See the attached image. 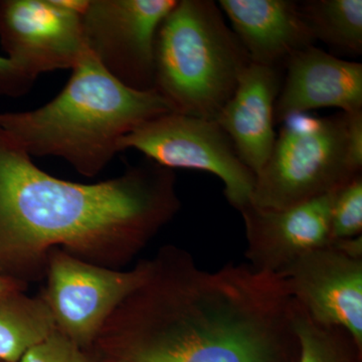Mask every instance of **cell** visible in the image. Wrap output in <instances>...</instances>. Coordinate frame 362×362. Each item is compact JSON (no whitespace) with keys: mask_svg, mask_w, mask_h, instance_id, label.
Listing matches in <instances>:
<instances>
[{"mask_svg":"<svg viewBox=\"0 0 362 362\" xmlns=\"http://www.w3.org/2000/svg\"><path fill=\"white\" fill-rule=\"evenodd\" d=\"M295 314L282 276L249 264L206 271L168 245L86 354L90 362H296Z\"/></svg>","mask_w":362,"mask_h":362,"instance_id":"cell-1","label":"cell"},{"mask_svg":"<svg viewBox=\"0 0 362 362\" xmlns=\"http://www.w3.org/2000/svg\"><path fill=\"white\" fill-rule=\"evenodd\" d=\"M180 206L173 169L147 159L112 180H64L37 168L0 127V275L39 278L54 249L115 269Z\"/></svg>","mask_w":362,"mask_h":362,"instance_id":"cell-2","label":"cell"},{"mask_svg":"<svg viewBox=\"0 0 362 362\" xmlns=\"http://www.w3.org/2000/svg\"><path fill=\"white\" fill-rule=\"evenodd\" d=\"M170 112L156 90L126 87L87 49L58 96L35 110L0 113V127L28 156L59 157L95 177L118 153L123 137Z\"/></svg>","mask_w":362,"mask_h":362,"instance_id":"cell-3","label":"cell"},{"mask_svg":"<svg viewBox=\"0 0 362 362\" xmlns=\"http://www.w3.org/2000/svg\"><path fill=\"white\" fill-rule=\"evenodd\" d=\"M211 0H177L159 26L154 90L175 113L216 120L251 64Z\"/></svg>","mask_w":362,"mask_h":362,"instance_id":"cell-4","label":"cell"},{"mask_svg":"<svg viewBox=\"0 0 362 362\" xmlns=\"http://www.w3.org/2000/svg\"><path fill=\"white\" fill-rule=\"evenodd\" d=\"M362 170V113L289 117L256 175L250 204L283 209L339 189Z\"/></svg>","mask_w":362,"mask_h":362,"instance_id":"cell-5","label":"cell"},{"mask_svg":"<svg viewBox=\"0 0 362 362\" xmlns=\"http://www.w3.org/2000/svg\"><path fill=\"white\" fill-rule=\"evenodd\" d=\"M118 148L138 150L173 170L194 169L218 176L225 185L226 199L239 211L251 202L256 175L214 120L170 112L136 128L121 139Z\"/></svg>","mask_w":362,"mask_h":362,"instance_id":"cell-6","label":"cell"},{"mask_svg":"<svg viewBox=\"0 0 362 362\" xmlns=\"http://www.w3.org/2000/svg\"><path fill=\"white\" fill-rule=\"evenodd\" d=\"M149 272L150 259L121 271L54 249L47 257L42 296L56 329L87 350L111 314L142 285Z\"/></svg>","mask_w":362,"mask_h":362,"instance_id":"cell-7","label":"cell"},{"mask_svg":"<svg viewBox=\"0 0 362 362\" xmlns=\"http://www.w3.org/2000/svg\"><path fill=\"white\" fill-rule=\"evenodd\" d=\"M177 0H87L86 45L105 70L136 90H154V49L162 21Z\"/></svg>","mask_w":362,"mask_h":362,"instance_id":"cell-8","label":"cell"},{"mask_svg":"<svg viewBox=\"0 0 362 362\" xmlns=\"http://www.w3.org/2000/svg\"><path fill=\"white\" fill-rule=\"evenodd\" d=\"M87 0H0V44L23 75L74 68L87 52Z\"/></svg>","mask_w":362,"mask_h":362,"instance_id":"cell-9","label":"cell"},{"mask_svg":"<svg viewBox=\"0 0 362 362\" xmlns=\"http://www.w3.org/2000/svg\"><path fill=\"white\" fill-rule=\"evenodd\" d=\"M281 276L312 320L342 328L362 347V237L333 240Z\"/></svg>","mask_w":362,"mask_h":362,"instance_id":"cell-10","label":"cell"},{"mask_svg":"<svg viewBox=\"0 0 362 362\" xmlns=\"http://www.w3.org/2000/svg\"><path fill=\"white\" fill-rule=\"evenodd\" d=\"M337 192L283 209H262L251 204L243 207L249 265L281 276L305 255L329 244Z\"/></svg>","mask_w":362,"mask_h":362,"instance_id":"cell-11","label":"cell"},{"mask_svg":"<svg viewBox=\"0 0 362 362\" xmlns=\"http://www.w3.org/2000/svg\"><path fill=\"white\" fill-rule=\"evenodd\" d=\"M275 107V122L321 108L344 113L362 111V65L328 54L315 45L295 52Z\"/></svg>","mask_w":362,"mask_h":362,"instance_id":"cell-12","label":"cell"},{"mask_svg":"<svg viewBox=\"0 0 362 362\" xmlns=\"http://www.w3.org/2000/svg\"><path fill=\"white\" fill-rule=\"evenodd\" d=\"M283 70L251 63L240 75L233 96L216 122L255 175L268 161L275 144V107Z\"/></svg>","mask_w":362,"mask_h":362,"instance_id":"cell-13","label":"cell"},{"mask_svg":"<svg viewBox=\"0 0 362 362\" xmlns=\"http://www.w3.org/2000/svg\"><path fill=\"white\" fill-rule=\"evenodd\" d=\"M252 63L284 70L295 52L315 44L299 2L291 0H220Z\"/></svg>","mask_w":362,"mask_h":362,"instance_id":"cell-14","label":"cell"},{"mask_svg":"<svg viewBox=\"0 0 362 362\" xmlns=\"http://www.w3.org/2000/svg\"><path fill=\"white\" fill-rule=\"evenodd\" d=\"M25 292L0 298V361L20 362L28 350L56 330L42 295Z\"/></svg>","mask_w":362,"mask_h":362,"instance_id":"cell-15","label":"cell"},{"mask_svg":"<svg viewBox=\"0 0 362 362\" xmlns=\"http://www.w3.org/2000/svg\"><path fill=\"white\" fill-rule=\"evenodd\" d=\"M299 7L315 40L345 56H361V0H308Z\"/></svg>","mask_w":362,"mask_h":362,"instance_id":"cell-16","label":"cell"},{"mask_svg":"<svg viewBox=\"0 0 362 362\" xmlns=\"http://www.w3.org/2000/svg\"><path fill=\"white\" fill-rule=\"evenodd\" d=\"M295 328L296 362H361L362 347L347 331L315 322L297 304Z\"/></svg>","mask_w":362,"mask_h":362,"instance_id":"cell-17","label":"cell"},{"mask_svg":"<svg viewBox=\"0 0 362 362\" xmlns=\"http://www.w3.org/2000/svg\"><path fill=\"white\" fill-rule=\"evenodd\" d=\"M362 173L338 189L331 209L330 240L361 237Z\"/></svg>","mask_w":362,"mask_h":362,"instance_id":"cell-18","label":"cell"},{"mask_svg":"<svg viewBox=\"0 0 362 362\" xmlns=\"http://www.w3.org/2000/svg\"><path fill=\"white\" fill-rule=\"evenodd\" d=\"M20 362H90L85 350L58 330L25 352Z\"/></svg>","mask_w":362,"mask_h":362,"instance_id":"cell-19","label":"cell"},{"mask_svg":"<svg viewBox=\"0 0 362 362\" xmlns=\"http://www.w3.org/2000/svg\"><path fill=\"white\" fill-rule=\"evenodd\" d=\"M33 85L8 59L0 56V97L23 96Z\"/></svg>","mask_w":362,"mask_h":362,"instance_id":"cell-20","label":"cell"},{"mask_svg":"<svg viewBox=\"0 0 362 362\" xmlns=\"http://www.w3.org/2000/svg\"><path fill=\"white\" fill-rule=\"evenodd\" d=\"M28 283L16 279L0 275V298L13 294V293L25 292Z\"/></svg>","mask_w":362,"mask_h":362,"instance_id":"cell-21","label":"cell"},{"mask_svg":"<svg viewBox=\"0 0 362 362\" xmlns=\"http://www.w3.org/2000/svg\"><path fill=\"white\" fill-rule=\"evenodd\" d=\"M0 362H2V361H0Z\"/></svg>","mask_w":362,"mask_h":362,"instance_id":"cell-22","label":"cell"}]
</instances>
